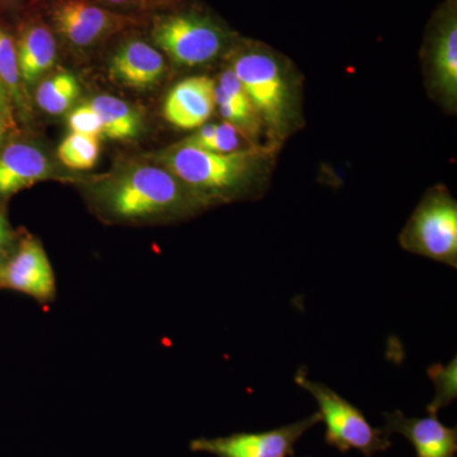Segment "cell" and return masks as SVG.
<instances>
[{"label": "cell", "mask_w": 457, "mask_h": 457, "mask_svg": "<svg viewBox=\"0 0 457 457\" xmlns=\"http://www.w3.org/2000/svg\"><path fill=\"white\" fill-rule=\"evenodd\" d=\"M230 68L260 114L272 143L284 139L293 113L290 84L284 62L258 41L234 40Z\"/></svg>", "instance_id": "3"}, {"label": "cell", "mask_w": 457, "mask_h": 457, "mask_svg": "<svg viewBox=\"0 0 457 457\" xmlns=\"http://www.w3.org/2000/svg\"><path fill=\"white\" fill-rule=\"evenodd\" d=\"M427 80L433 97L455 112L457 104V0H445L435 12L425 44Z\"/></svg>", "instance_id": "7"}, {"label": "cell", "mask_w": 457, "mask_h": 457, "mask_svg": "<svg viewBox=\"0 0 457 457\" xmlns=\"http://www.w3.org/2000/svg\"><path fill=\"white\" fill-rule=\"evenodd\" d=\"M88 104L101 117L104 137L113 140H129L139 137L143 120L139 111L135 110L128 102L113 96L102 95L93 97Z\"/></svg>", "instance_id": "16"}, {"label": "cell", "mask_w": 457, "mask_h": 457, "mask_svg": "<svg viewBox=\"0 0 457 457\" xmlns=\"http://www.w3.org/2000/svg\"><path fill=\"white\" fill-rule=\"evenodd\" d=\"M50 176V161L36 146L11 144L0 152V197L17 194Z\"/></svg>", "instance_id": "14"}, {"label": "cell", "mask_w": 457, "mask_h": 457, "mask_svg": "<svg viewBox=\"0 0 457 457\" xmlns=\"http://www.w3.org/2000/svg\"><path fill=\"white\" fill-rule=\"evenodd\" d=\"M165 68L161 51L140 38H131L114 51L108 71L113 82L144 90L161 82Z\"/></svg>", "instance_id": "12"}, {"label": "cell", "mask_w": 457, "mask_h": 457, "mask_svg": "<svg viewBox=\"0 0 457 457\" xmlns=\"http://www.w3.org/2000/svg\"><path fill=\"white\" fill-rule=\"evenodd\" d=\"M411 253L457 267V203L444 186L427 192L399 237Z\"/></svg>", "instance_id": "6"}, {"label": "cell", "mask_w": 457, "mask_h": 457, "mask_svg": "<svg viewBox=\"0 0 457 457\" xmlns=\"http://www.w3.org/2000/svg\"><path fill=\"white\" fill-rule=\"evenodd\" d=\"M321 422L319 411L291 425L266 432H240L225 437L192 440L189 449L216 457H291L296 442Z\"/></svg>", "instance_id": "9"}, {"label": "cell", "mask_w": 457, "mask_h": 457, "mask_svg": "<svg viewBox=\"0 0 457 457\" xmlns=\"http://www.w3.org/2000/svg\"><path fill=\"white\" fill-rule=\"evenodd\" d=\"M275 147L260 145L245 152H209L179 144L161 155L162 164L210 203L230 200L260 183L272 162Z\"/></svg>", "instance_id": "2"}, {"label": "cell", "mask_w": 457, "mask_h": 457, "mask_svg": "<svg viewBox=\"0 0 457 457\" xmlns=\"http://www.w3.org/2000/svg\"><path fill=\"white\" fill-rule=\"evenodd\" d=\"M0 287L29 295L36 302L50 303L56 297V279L49 257L36 237L27 236L9 255Z\"/></svg>", "instance_id": "10"}, {"label": "cell", "mask_w": 457, "mask_h": 457, "mask_svg": "<svg viewBox=\"0 0 457 457\" xmlns=\"http://www.w3.org/2000/svg\"><path fill=\"white\" fill-rule=\"evenodd\" d=\"M90 2L111 11L131 14V16H134L132 13H147V12L164 8L159 0H90Z\"/></svg>", "instance_id": "22"}, {"label": "cell", "mask_w": 457, "mask_h": 457, "mask_svg": "<svg viewBox=\"0 0 457 457\" xmlns=\"http://www.w3.org/2000/svg\"><path fill=\"white\" fill-rule=\"evenodd\" d=\"M215 82L204 75L189 77L177 83L164 101L163 116L183 130L201 128L215 111Z\"/></svg>", "instance_id": "11"}, {"label": "cell", "mask_w": 457, "mask_h": 457, "mask_svg": "<svg viewBox=\"0 0 457 457\" xmlns=\"http://www.w3.org/2000/svg\"><path fill=\"white\" fill-rule=\"evenodd\" d=\"M13 108V102H12L11 97H9L4 84L0 80V114H2L4 119H7L12 125H14Z\"/></svg>", "instance_id": "24"}, {"label": "cell", "mask_w": 457, "mask_h": 457, "mask_svg": "<svg viewBox=\"0 0 457 457\" xmlns=\"http://www.w3.org/2000/svg\"><path fill=\"white\" fill-rule=\"evenodd\" d=\"M291 457H293V456H291Z\"/></svg>", "instance_id": "27"}, {"label": "cell", "mask_w": 457, "mask_h": 457, "mask_svg": "<svg viewBox=\"0 0 457 457\" xmlns=\"http://www.w3.org/2000/svg\"><path fill=\"white\" fill-rule=\"evenodd\" d=\"M80 90L79 82L73 74H55L38 86L36 102L45 112L62 114L79 98Z\"/></svg>", "instance_id": "17"}, {"label": "cell", "mask_w": 457, "mask_h": 457, "mask_svg": "<svg viewBox=\"0 0 457 457\" xmlns=\"http://www.w3.org/2000/svg\"><path fill=\"white\" fill-rule=\"evenodd\" d=\"M162 4L164 5V8L174 7V5H179L180 3L186 2V0H159Z\"/></svg>", "instance_id": "26"}, {"label": "cell", "mask_w": 457, "mask_h": 457, "mask_svg": "<svg viewBox=\"0 0 457 457\" xmlns=\"http://www.w3.org/2000/svg\"><path fill=\"white\" fill-rule=\"evenodd\" d=\"M57 156L71 170H90L98 161L99 139L71 132L60 144Z\"/></svg>", "instance_id": "19"}, {"label": "cell", "mask_w": 457, "mask_h": 457, "mask_svg": "<svg viewBox=\"0 0 457 457\" xmlns=\"http://www.w3.org/2000/svg\"><path fill=\"white\" fill-rule=\"evenodd\" d=\"M13 126L14 125H12V123L9 122L7 119H4V117L0 114V141L3 140V137L7 135V132L11 130Z\"/></svg>", "instance_id": "25"}, {"label": "cell", "mask_w": 457, "mask_h": 457, "mask_svg": "<svg viewBox=\"0 0 457 457\" xmlns=\"http://www.w3.org/2000/svg\"><path fill=\"white\" fill-rule=\"evenodd\" d=\"M54 29L71 46H95L139 23L137 16L119 13L90 0H55L51 7Z\"/></svg>", "instance_id": "8"}, {"label": "cell", "mask_w": 457, "mask_h": 457, "mask_svg": "<svg viewBox=\"0 0 457 457\" xmlns=\"http://www.w3.org/2000/svg\"><path fill=\"white\" fill-rule=\"evenodd\" d=\"M69 128L75 134L87 135V137H104V126L101 117L93 110L88 102L74 108L68 119Z\"/></svg>", "instance_id": "21"}, {"label": "cell", "mask_w": 457, "mask_h": 457, "mask_svg": "<svg viewBox=\"0 0 457 457\" xmlns=\"http://www.w3.org/2000/svg\"><path fill=\"white\" fill-rule=\"evenodd\" d=\"M295 381L317 400L321 422L326 423V442L329 446L341 453L357 450L366 457H372L392 446L386 429L375 428L359 408L327 385L311 380L305 368L299 369Z\"/></svg>", "instance_id": "5"}, {"label": "cell", "mask_w": 457, "mask_h": 457, "mask_svg": "<svg viewBox=\"0 0 457 457\" xmlns=\"http://www.w3.org/2000/svg\"><path fill=\"white\" fill-rule=\"evenodd\" d=\"M18 65L25 88H32L55 65L57 45L50 27L29 23L17 41Z\"/></svg>", "instance_id": "15"}, {"label": "cell", "mask_w": 457, "mask_h": 457, "mask_svg": "<svg viewBox=\"0 0 457 457\" xmlns=\"http://www.w3.org/2000/svg\"><path fill=\"white\" fill-rule=\"evenodd\" d=\"M101 212L114 220L179 218L212 204L165 168L141 165L108 180L97 192Z\"/></svg>", "instance_id": "1"}, {"label": "cell", "mask_w": 457, "mask_h": 457, "mask_svg": "<svg viewBox=\"0 0 457 457\" xmlns=\"http://www.w3.org/2000/svg\"><path fill=\"white\" fill-rule=\"evenodd\" d=\"M257 146H260V144L252 139L248 134L240 130L237 126L224 121L218 123L212 144L206 150L221 153V154H230V153L245 152V150L254 149Z\"/></svg>", "instance_id": "20"}, {"label": "cell", "mask_w": 457, "mask_h": 457, "mask_svg": "<svg viewBox=\"0 0 457 457\" xmlns=\"http://www.w3.org/2000/svg\"><path fill=\"white\" fill-rule=\"evenodd\" d=\"M152 40L174 64L201 66L227 53L233 45V33L220 21L201 11H179L156 16Z\"/></svg>", "instance_id": "4"}, {"label": "cell", "mask_w": 457, "mask_h": 457, "mask_svg": "<svg viewBox=\"0 0 457 457\" xmlns=\"http://www.w3.org/2000/svg\"><path fill=\"white\" fill-rule=\"evenodd\" d=\"M0 80L4 84L13 106L26 116L29 112V102L25 84L21 78L16 42L2 27H0Z\"/></svg>", "instance_id": "18"}, {"label": "cell", "mask_w": 457, "mask_h": 457, "mask_svg": "<svg viewBox=\"0 0 457 457\" xmlns=\"http://www.w3.org/2000/svg\"><path fill=\"white\" fill-rule=\"evenodd\" d=\"M389 435L399 433L416 449L417 457H455L457 429L442 425L435 414L426 418L407 417L402 411L385 414Z\"/></svg>", "instance_id": "13"}, {"label": "cell", "mask_w": 457, "mask_h": 457, "mask_svg": "<svg viewBox=\"0 0 457 457\" xmlns=\"http://www.w3.org/2000/svg\"><path fill=\"white\" fill-rule=\"evenodd\" d=\"M14 243V233L4 213L0 212V251L9 252Z\"/></svg>", "instance_id": "23"}]
</instances>
